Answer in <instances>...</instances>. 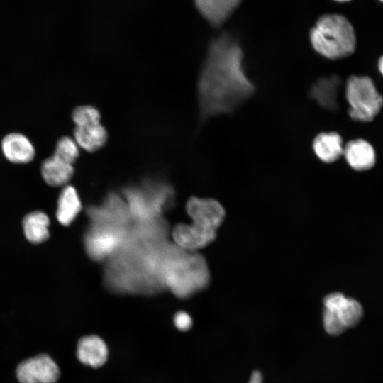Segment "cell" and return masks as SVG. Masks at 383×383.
Listing matches in <instances>:
<instances>
[{"label": "cell", "mask_w": 383, "mask_h": 383, "mask_svg": "<svg viewBox=\"0 0 383 383\" xmlns=\"http://www.w3.org/2000/svg\"><path fill=\"white\" fill-rule=\"evenodd\" d=\"M187 211L193 223L213 231H217L226 216L222 205L213 199L191 197L187 204Z\"/></svg>", "instance_id": "cell-8"}, {"label": "cell", "mask_w": 383, "mask_h": 383, "mask_svg": "<svg viewBox=\"0 0 383 383\" xmlns=\"http://www.w3.org/2000/svg\"><path fill=\"white\" fill-rule=\"evenodd\" d=\"M380 1L383 2V0H380Z\"/></svg>", "instance_id": "cell-26"}, {"label": "cell", "mask_w": 383, "mask_h": 383, "mask_svg": "<svg viewBox=\"0 0 383 383\" xmlns=\"http://www.w3.org/2000/svg\"><path fill=\"white\" fill-rule=\"evenodd\" d=\"M4 157L14 164H26L35 156V149L30 139L24 134L13 132L6 135L1 143Z\"/></svg>", "instance_id": "cell-10"}, {"label": "cell", "mask_w": 383, "mask_h": 383, "mask_svg": "<svg viewBox=\"0 0 383 383\" xmlns=\"http://www.w3.org/2000/svg\"><path fill=\"white\" fill-rule=\"evenodd\" d=\"M323 304V323L326 331L331 335H338L356 326L362 316L360 304L341 293L334 292L327 295Z\"/></svg>", "instance_id": "cell-5"}, {"label": "cell", "mask_w": 383, "mask_h": 383, "mask_svg": "<svg viewBox=\"0 0 383 383\" xmlns=\"http://www.w3.org/2000/svg\"><path fill=\"white\" fill-rule=\"evenodd\" d=\"M78 146L94 152L104 147L108 140V132L101 123L77 127L74 129V138Z\"/></svg>", "instance_id": "cell-16"}, {"label": "cell", "mask_w": 383, "mask_h": 383, "mask_svg": "<svg viewBox=\"0 0 383 383\" xmlns=\"http://www.w3.org/2000/svg\"><path fill=\"white\" fill-rule=\"evenodd\" d=\"M40 171L44 181L52 187L66 184L71 179L74 172L72 165L54 155L48 157L42 162Z\"/></svg>", "instance_id": "cell-17"}, {"label": "cell", "mask_w": 383, "mask_h": 383, "mask_svg": "<svg viewBox=\"0 0 383 383\" xmlns=\"http://www.w3.org/2000/svg\"><path fill=\"white\" fill-rule=\"evenodd\" d=\"M176 244L182 250L196 252L212 243L216 237V231L203 228L194 223L178 224L172 231Z\"/></svg>", "instance_id": "cell-9"}, {"label": "cell", "mask_w": 383, "mask_h": 383, "mask_svg": "<svg viewBox=\"0 0 383 383\" xmlns=\"http://www.w3.org/2000/svg\"><path fill=\"white\" fill-rule=\"evenodd\" d=\"M312 146L316 155L327 163L336 161L343 153L342 138L335 132L318 134L313 139Z\"/></svg>", "instance_id": "cell-15"}, {"label": "cell", "mask_w": 383, "mask_h": 383, "mask_svg": "<svg viewBox=\"0 0 383 383\" xmlns=\"http://www.w3.org/2000/svg\"><path fill=\"white\" fill-rule=\"evenodd\" d=\"M72 118L75 126H87L101 123V113L94 106L82 105L73 110Z\"/></svg>", "instance_id": "cell-21"}, {"label": "cell", "mask_w": 383, "mask_h": 383, "mask_svg": "<svg viewBox=\"0 0 383 383\" xmlns=\"http://www.w3.org/2000/svg\"><path fill=\"white\" fill-rule=\"evenodd\" d=\"M343 155L349 165L358 171L372 168L376 162L373 147L363 139L349 141L343 148Z\"/></svg>", "instance_id": "cell-13"}, {"label": "cell", "mask_w": 383, "mask_h": 383, "mask_svg": "<svg viewBox=\"0 0 383 383\" xmlns=\"http://www.w3.org/2000/svg\"><path fill=\"white\" fill-rule=\"evenodd\" d=\"M175 326L180 331H186L192 326V320L190 316L184 311H179L174 318Z\"/></svg>", "instance_id": "cell-22"}, {"label": "cell", "mask_w": 383, "mask_h": 383, "mask_svg": "<svg viewBox=\"0 0 383 383\" xmlns=\"http://www.w3.org/2000/svg\"><path fill=\"white\" fill-rule=\"evenodd\" d=\"M50 219L43 211H33L26 215L23 221V231L28 241L38 244L49 237Z\"/></svg>", "instance_id": "cell-19"}, {"label": "cell", "mask_w": 383, "mask_h": 383, "mask_svg": "<svg viewBox=\"0 0 383 383\" xmlns=\"http://www.w3.org/2000/svg\"><path fill=\"white\" fill-rule=\"evenodd\" d=\"M337 1H340V2H344V1H350V0H335Z\"/></svg>", "instance_id": "cell-25"}, {"label": "cell", "mask_w": 383, "mask_h": 383, "mask_svg": "<svg viewBox=\"0 0 383 383\" xmlns=\"http://www.w3.org/2000/svg\"><path fill=\"white\" fill-rule=\"evenodd\" d=\"M341 86L340 78L335 75L323 77L311 86L309 94L323 108L335 111L338 109V96Z\"/></svg>", "instance_id": "cell-11"}, {"label": "cell", "mask_w": 383, "mask_h": 383, "mask_svg": "<svg viewBox=\"0 0 383 383\" xmlns=\"http://www.w3.org/2000/svg\"><path fill=\"white\" fill-rule=\"evenodd\" d=\"M255 93L245 73L243 52L228 34L210 43L197 81L201 121L235 111Z\"/></svg>", "instance_id": "cell-1"}, {"label": "cell", "mask_w": 383, "mask_h": 383, "mask_svg": "<svg viewBox=\"0 0 383 383\" xmlns=\"http://www.w3.org/2000/svg\"><path fill=\"white\" fill-rule=\"evenodd\" d=\"M248 383H262L261 373L258 371H254L250 376Z\"/></svg>", "instance_id": "cell-23"}, {"label": "cell", "mask_w": 383, "mask_h": 383, "mask_svg": "<svg viewBox=\"0 0 383 383\" xmlns=\"http://www.w3.org/2000/svg\"><path fill=\"white\" fill-rule=\"evenodd\" d=\"M108 353L106 343L97 335L84 336L78 342L77 355L85 365L95 368L102 366L107 360Z\"/></svg>", "instance_id": "cell-12"}, {"label": "cell", "mask_w": 383, "mask_h": 383, "mask_svg": "<svg viewBox=\"0 0 383 383\" xmlns=\"http://www.w3.org/2000/svg\"><path fill=\"white\" fill-rule=\"evenodd\" d=\"M345 96L350 105L348 113L355 121L370 122L383 106V97L373 81L367 76H351L347 81Z\"/></svg>", "instance_id": "cell-4"}, {"label": "cell", "mask_w": 383, "mask_h": 383, "mask_svg": "<svg viewBox=\"0 0 383 383\" xmlns=\"http://www.w3.org/2000/svg\"><path fill=\"white\" fill-rule=\"evenodd\" d=\"M81 209V203L76 189L70 185L65 186L60 193L56 216L58 221L70 225Z\"/></svg>", "instance_id": "cell-18"}, {"label": "cell", "mask_w": 383, "mask_h": 383, "mask_svg": "<svg viewBox=\"0 0 383 383\" xmlns=\"http://www.w3.org/2000/svg\"><path fill=\"white\" fill-rule=\"evenodd\" d=\"M16 373L21 383H55L60 370L50 357L40 355L22 362Z\"/></svg>", "instance_id": "cell-7"}, {"label": "cell", "mask_w": 383, "mask_h": 383, "mask_svg": "<svg viewBox=\"0 0 383 383\" xmlns=\"http://www.w3.org/2000/svg\"><path fill=\"white\" fill-rule=\"evenodd\" d=\"M310 39L313 49L331 60L352 55L356 46L353 26L346 18L338 14L322 16L311 29Z\"/></svg>", "instance_id": "cell-3"}, {"label": "cell", "mask_w": 383, "mask_h": 383, "mask_svg": "<svg viewBox=\"0 0 383 383\" xmlns=\"http://www.w3.org/2000/svg\"><path fill=\"white\" fill-rule=\"evenodd\" d=\"M240 0H194L200 13L212 25L220 26L237 8Z\"/></svg>", "instance_id": "cell-14"}, {"label": "cell", "mask_w": 383, "mask_h": 383, "mask_svg": "<svg viewBox=\"0 0 383 383\" xmlns=\"http://www.w3.org/2000/svg\"><path fill=\"white\" fill-rule=\"evenodd\" d=\"M378 68L381 74L383 75V55L381 56L378 61Z\"/></svg>", "instance_id": "cell-24"}, {"label": "cell", "mask_w": 383, "mask_h": 383, "mask_svg": "<svg viewBox=\"0 0 383 383\" xmlns=\"http://www.w3.org/2000/svg\"><path fill=\"white\" fill-rule=\"evenodd\" d=\"M124 237L119 226L96 223L87 234V250L92 258L104 259L119 248Z\"/></svg>", "instance_id": "cell-6"}, {"label": "cell", "mask_w": 383, "mask_h": 383, "mask_svg": "<svg viewBox=\"0 0 383 383\" xmlns=\"http://www.w3.org/2000/svg\"><path fill=\"white\" fill-rule=\"evenodd\" d=\"M52 155L73 165L79 156V147L74 138L63 136L57 141Z\"/></svg>", "instance_id": "cell-20"}, {"label": "cell", "mask_w": 383, "mask_h": 383, "mask_svg": "<svg viewBox=\"0 0 383 383\" xmlns=\"http://www.w3.org/2000/svg\"><path fill=\"white\" fill-rule=\"evenodd\" d=\"M171 258L161 263L160 277L177 296H189L209 284L210 274L203 256L185 251L181 257Z\"/></svg>", "instance_id": "cell-2"}]
</instances>
